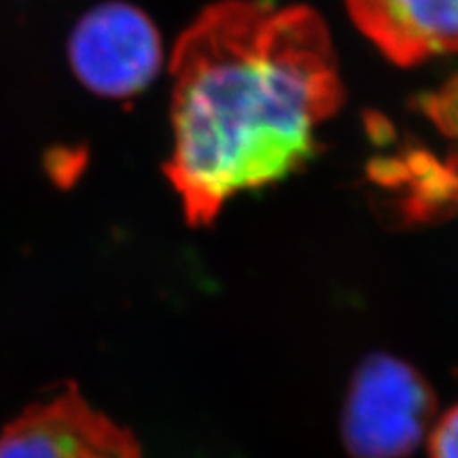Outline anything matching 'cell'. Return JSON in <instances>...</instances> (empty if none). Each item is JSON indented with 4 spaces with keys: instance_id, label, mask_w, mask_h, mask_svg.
<instances>
[{
    "instance_id": "ba28073f",
    "label": "cell",
    "mask_w": 458,
    "mask_h": 458,
    "mask_svg": "<svg viewBox=\"0 0 458 458\" xmlns=\"http://www.w3.org/2000/svg\"><path fill=\"white\" fill-rule=\"evenodd\" d=\"M428 456L458 458V403L445 411L428 431Z\"/></svg>"
},
{
    "instance_id": "8992f818",
    "label": "cell",
    "mask_w": 458,
    "mask_h": 458,
    "mask_svg": "<svg viewBox=\"0 0 458 458\" xmlns=\"http://www.w3.org/2000/svg\"><path fill=\"white\" fill-rule=\"evenodd\" d=\"M371 181L385 191L397 193L394 208L408 223L439 221L458 210V156L439 162L428 153L377 159Z\"/></svg>"
},
{
    "instance_id": "277c9868",
    "label": "cell",
    "mask_w": 458,
    "mask_h": 458,
    "mask_svg": "<svg viewBox=\"0 0 458 458\" xmlns=\"http://www.w3.org/2000/svg\"><path fill=\"white\" fill-rule=\"evenodd\" d=\"M0 458H142V450L68 382L3 428Z\"/></svg>"
},
{
    "instance_id": "6da1fadb",
    "label": "cell",
    "mask_w": 458,
    "mask_h": 458,
    "mask_svg": "<svg viewBox=\"0 0 458 458\" xmlns=\"http://www.w3.org/2000/svg\"><path fill=\"white\" fill-rule=\"evenodd\" d=\"M170 72L164 170L191 227L306 168L323 148L318 128L344 105L329 28L306 4H210L176 41Z\"/></svg>"
},
{
    "instance_id": "7a4b0ae2",
    "label": "cell",
    "mask_w": 458,
    "mask_h": 458,
    "mask_svg": "<svg viewBox=\"0 0 458 458\" xmlns=\"http://www.w3.org/2000/svg\"><path fill=\"white\" fill-rule=\"evenodd\" d=\"M437 411L433 386L414 365L369 354L354 371L342 410V442L352 458H408Z\"/></svg>"
},
{
    "instance_id": "52a82bcc",
    "label": "cell",
    "mask_w": 458,
    "mask_h": 458,
    "mask_svg": "<svg viewBox=\"0 0 458 458\" xmlns=\"http://www.w3.org/2000/svg\"><path fill=\"white\" fill-rule=\"evenodd\" d=\"M416 106L444 136L458 140V72L442 88L422 94Z\"/></svg>"
},
{
    "instance_id": "3957f363",
    "label": "cell",
    "mask_w": 458,
    "mask_h": 458,
    "mask_svg": "<svg viewBox=\"0 0 458 458\" xmlns=\"http://www.w3.org/2000/svg\"><path fill=\"white\" fill-rule=\"evenodd\" d=\"M68 64L79 83L96 96L125 100L156 81L164 64L157 26L125 0L96 4L72 26Z\"/></svg>"
},
{
    "instance_id": "5b68a950",
    "label": "cell",
    "mask_w": 458,
    "mask_h": 458,
    "mask_svg": "<svg viewBox=\"0 0 458 458\" xmlns=\"http://www.w3.org/2000/svg\"><path fill=\"white\" fill-rule=\"evenodd\" d=\"M348 15L401 68L458 54V0H346Z\"/></svg>"
}]
</instances>
